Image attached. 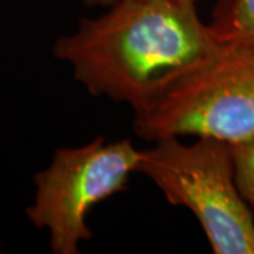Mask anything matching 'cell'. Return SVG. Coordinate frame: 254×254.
Listing matches in <instances>:
<instances>
[{
	"label": "cell",
	"mask_w": 254,
	"mask_h": 254,
	"mask_svg": "<svg viewBox=\"0 0 254 254\" xmlns=\"http://www.w3.org/2000/svg\"><path fill=\"white\" fill-rule=\"evenodd\" d=\"M219 47L195 4L119 0L58 37L53 54L91 95L127 103L136 115Z\"/></svg>",
	"instance_id": "1"
},
{
	"label": "cell",
	"mask_w": 254,
	"mask_h": 254,
	"mask_svg": "<svg viewBox=\"0 0 254 254\" xmlns=\"http://www.w3.org/2000/svg\"><path fill=\"white\" fill-rule=\"evenodd\" d=\"M137 173L165 199L198 219L213 253L254 254V213L237 188L230 143L196 137L192 144L167 137L141 150Z\"/></svg>",
	"instance_id": "2"
},
{
	"label": "cell",
	"mask_w": 254,
	"mask_h": 254,
	"mask_svg": "<svg viewBox=\"0 0 254 254\" xmlns=\"http://www.w3.org/2000/svg\"><path fill=\"white\" fill-rule=\"evenodd\" d=\"M134 133L154 143L167 137H213L237 143L254 136V46L223 44L144 110Z\"/></svg>",
	"instance_id": "3"
},
{
	"label": "cell",
	"mask_w": 254,
	"mask_h": 254,
	"mask_svg": "<svg viewBox=\"0 0 254 254\" xmlns=\"http://www.w3.org/2000/svg\"><path fill=\"white\" fill-rule=\"evenodd\" d=\"M141 150L130 138L108 143L103 136L79 147L57 148L51 164L34 175L36 196L26 209L30 222L47 229L55 254L79 253L93 237L86 216L96 203L127 190Z\"/></svg>",
	"instance_id": "4"
},
{
	"label": "cell",
	"mask_w": 254,
	"mask_h": 254,
	"mask_svg": "<svg viewBox=\"0 0 254 254\" xmlns=\"http://www.w3.org/2000/svg\"><path fill=\"white\" fill-rule=\"evenodd\" d=\"M208 26L219 43L254 46V0H219Z\"/></svg>",
	"instance_id": "5"
},
{
	"label": "cell",
	"mask_w": 254,
	"mask_h": 254,
	"mask_svg": "<svg viewBox=\"0 0 254 254\" xmlns=\"http://www.w3.org/2000/svg\"><path fill=\"white\" fill-rule=\"evenodd\" d=\"M230 148L237 188L254 213V136L232 143Z\"/></svg>",
	"instance_id": "6"
},
{
	"label": "cell",
	"mask_w": 254,
	"mask_h": 254,
	"mask_svg": "<svg viewBox=\"0 0 254 254\" xmlns=\"http://www.w3.org/2000/svg\"><path fill=\"white\" fill-rule=\"evenodd\" d=\"M88 6H98V7H106L109 9L113 4H116L119 0H82Z\"/></svg>",
	"instance_id": "7"
},
{
	"label": "cell",
	"mask_w": 254,
	"mask_h": 254,
	"mask_svg": "<svg viewBox=\"0 0 254 254\" xmlns=\"http://www.w3.org/2000/svg\"><path fill=\"white\" fill-rule=\"evenodd\" d=\"M168 1H175V3H182V4H195L196 0H168Z\"/></svg>",
	"instance_id": "8"
},
{
	"label": "cell",
	"mask_w": 254,
	"mask_h": 254,
	"mask_svg": "<svg viewBox=\"0 0 254 254\" xmlns=\"http://www.w3.org/2000/svg\"><path fill=\"white\" fill-rule=\"evenodd\" d=\"M0 252H1V249H0Z\"/></svg>",
	"instance_id": "9"
}]
</instances>
